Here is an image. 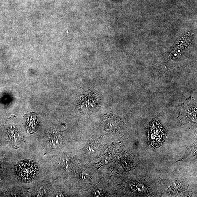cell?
Returning a JSON list of instances; mask_svg holds the SVG:
<instances>
[{
    "instance_id": "cell-4",
    "label": "cell",
    "mask_w": 197,
    "mask_h": 197,
    "mask_svg": "<svg viewBox=\"0 0 197 197\" xmlns=\"http://www.w3.org/2000/svg\"><path fill=\"white\" fill-rule=\"evenodd\" d=\"M102 193H103L101 190L97 189L93 192V195L95 197H102L103 195Z\"/></svg>"
},
{
    "instance_id": "cell-3",
    "label": "cell",
    "mask_w": 197,
    "mask_h": 197,
    "mask_svg": "<svg viewBox=\"0 0 197 197\" xmlns=\"http://www.w3.org/2000/svg\"><path fill=\"white\" fill-rule=\"evenodd\" d=\"M27 127L30 130H33L37 124V118L36 114L31 113L27 116Z\"/></svg>"
},
{
    "instance_id": "cell-1",
    "label": "cell",
    "mask_w": 197,
    "mask_h": 197,
    "mask_svg": "<svg viewBox=\"0 0 197 197\" xmlns=\"http://www.w3.org/2000/svg\"><path fill=\"white\" fill-rule=\"evenodd\" d=\"M166 136L167 132L158 120H154L150 123L148 127V142L151 147L157 148L161 146Z\"/></svg>"
},
{
    "instance_id": "cell-2",
    "label": "cell",
    "mask_w": 197,
    "mask_h": 197,
    "mask_svg": "<svg viewBox=\"0 0 197 197\" xmlns=\"http://www.w3.org/2000/svg\"><path fill=\"white\" fill-rule=\"evenodd\" d=\"M38 167L36 163L31 160H23L17 165L16 171L20 179L29 182L34 179L38 173Z\"/></svg>"
}]
</instances>
